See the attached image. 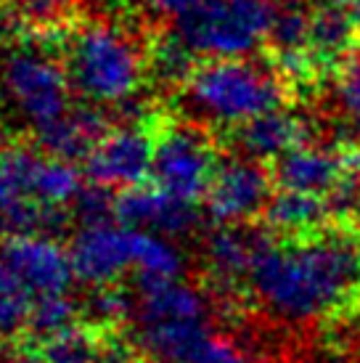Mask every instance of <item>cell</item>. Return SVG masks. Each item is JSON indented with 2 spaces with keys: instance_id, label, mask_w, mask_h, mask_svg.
<instances>
[{
  "instance_id": "obj_1",
  "label": "cell",
  "mask_w": 360,
  "mask_h": 363,
  "mask_svg": "<svg viewBox=\"0 0 360 363\" xmlns=\"http://www.w3.org/2000/svg\"><path fill=\"white\" fill-rule=\"evenodd\" d=\"M252 292L286 321H315L358 300L360 250L350 236L308 233L270 244L249 276Z\"/></svg>"
},
{
  "instance_id": "obj_2",
  "label": "cell",
  "mask_w": 360,
  "mask_h": 363,
  "mask_svg": "<svg viewBox=\"0 0 360 363\" xmlns=\"http://www.w3.org/2000/svg\"><path fill=\"white\" fill-rule=\"evenodd\" d=\"M291 96L273 64L239 59H204L178 91V101L193 122L236 128L257 114L279 109Z\"/></svg>"
},
{
  "instance_id": "obj_3",
  "label": "cell",
  "mask_w": 360,
  "mask_h": 363,
  "mask_svg": "<svg viewBox=\"0 0 360 363\" xmlns=\"http://www.w3.org/2000/svg\"><path fill=\"white\" fill-rule=\"evenodd\" d=\"M149 38L140 43L117 21H85L67 32L61 64L72 91L90 104L117 106L138 96L146 74Z\"/></svg>"
},
{
  "instance_id": "obj_4",
  "label": "cell",
  "mask_w": 360,
  "mask_h": 363,
  "mask_svg": "<svg viewBox=\"0 0 360 363\" xmlns=\"http://www.w3.org/2000/svg\"><path fill=\"white\" fill-rule=\"evenodd\" d=\"M276 0H201L172 19V30L196 56L239 59L268 43Z\"/></svg>"
},
{
  "instance_id": "obj_5",
  "label": "cell",
  "mask_w": 360,
  "mask_h": 363,
  "mask_svg": "<svg viewBox=\"0 0 360 363\" xmlns=\"http://www.w3.org/2000/svg\"><path fill=\"white\" fill-rule=\"evenodd\" d=\"M218 164L215 143L204 125L157 117L151 183H157L162 191L199 204L210 191Z\"/></svg>"
},
{
  "instance_id": "obj_6",
  "label": "cell",
  "mask_w": 360,
  "mask_h": 363,
  "mask_svg": "<svg viewBox=\"0 0 360 363\" xmlns=\"http://www.w3.org/2000/svg\"><path fill=\"white\" fill-rule=\"evenodd\" d=\"M0 82L11 104L35 133L56 122L72 106V82L64 64L38 48H13L0 64Z\"/></svg>"
},
{
  "instance_id": "obj_7",
  "label": "cell",
  "mask_w": 360,
  "mask_h": 363,
  "mask_svg": "<svg viewBox=\"0 0 360 363\" xmlns=\"http://www.w3.org/2000/svg\"><path fill=\"white\" fill-rule=\"evenodd\" d=\"M154 122L114 125L88 154L85 175L106 189H130L151 178L154 167Z\"/></svg>"
},
{
  "instance_id": "obj_8",
  "label": "cell",
  "mask_w": 360,
  "mask_h": 363,
  "mask_svg": "<svg viewBox=\"0 0 360 363\" xmlns=\"http://www.w3.org/2000/svg\"><path fill=\"white\" fill-rule=\"evenodd\" d=\"M273 186L276 178L265 162L239 154L218 164L204 204L215 223H247L268 207Z\"/></svg>"
},
{
  "instance_id": "obj_9",
  "label": "cell",
  "mask_w": 360,
  "mask_h": 363,
  "mask_svg": "<svg viewBox=\"0 0 360 363\" xmlns=\"http://www.w3.org/2000/svg\"><path fill=\"white\" fill-rule=\"evenodd\" d=\"M133 236H135V228L120 223L117 218L82 223L69 244L74 279L85 286L120 281L122 273L135 265Z\"/></svg>"
},
{
  "instance_id": "obj_10",
  "label": "cell",
  "mask_w": 360,
  "mask_h": 363,
  "mask_svg": "<svg viewBox=\"0 0 360 363\" xmlns=\"http://www.w3.org/2000/svg\"><path fill=\"white\" fill-rule=\"evenodd\" d=\"M0 260L30 289L32 297L64 294L69 292L74 281L69 247H61L53 236L45 233L6 236L0 244Z\"/></svg>"
},
{
  "instance_id": "obj_11",
  "label": "cell",
  "mask_w": 360,
  "mask_h": 363,
  "mask_svg": "<svg viewBox=\"0 0 360 363\" xmlns=\"http://www.w3.org/2000/svg\"><path fill=\"white\" fill-rule=\"evenodd\" d=\"M270 244L273 239L268 228L257 231L244 223H218L204 239V262L215 289L230 297L241 281H249L254 265Z\"/></svg>"
},
{
  "instance_id": "obj_12",
  "label": "cell",
  "mask_w": 360,
  "mask_h": 363,
  "mask_svg": "<svg viewBox=\"0 0 360 363\" xmlns=\"http://www.w3.org/2000/svg\"><path fill=\"white\" fill-rule=\"evenodd\" d=\"M114 218L125 225L140 228V231L162 233L167 239L189 236L199 228V207L193 202L178 199L172 194L162 191L157 183H140L117 191L114 199Z\"/></svg>"
},
{
  "instance_id": "obj_13",
  "label": "cell",
  "mask_w": 360,
  "mask_h": 363,
  "mask_svg": "<svg viewBox=\"0 0 360 363\" xmlns=\"http://www.w3.org/2000/svg\"><path fill=\"white\" fill-rule=\"evenodd\" d=\"M360 45V21L350 0H313L310 59L320 77L334 74Z\"/></svg>"
},
{
  "instance_id": "obj_14",
  "label": "cell",
  "mask_w": 360,
  "mask_h": 363,
  "mask_svg": "<svg viewBox=\"0 0 360 363\" xmlns=\"http://www.w3.org/2000/svg\"><path fill=\"white\" fill-rule=\"evenodd\" d=\"M228 141L241 157L276 162L286 152L310 141V125L279 106V109H270L230 128Z\"/></svg>"
},
{
  "instance_id": "obj_15",
  "label": "cell",
  "mask_w": 360,
  "mask_h": 363,
  "mask_svg": "<svg viewBox=\"0 0 360 363\" xmlns=\"http://www.w3.org/2000/svg\"><path fill=\"white\" fill-rule=\"evenodd\" d=\"M114 128L111 114L101 109V104L69 106L56 122L38 130V146L50 157L69 162H85L96 143Z\"/></svg>"
},
{
  "instance_id": "obj_16",
  "label": "cell",
  "mask_w": 360,
  "mask_h": 363,
  "mask_svg": "<svg viewBox=\"0 0 360 363\" xmlns=\"http://www.w3.org/2000/svg\"><path fill=\"white\" fill-rule=\"evenodd\" d=\"M138 323L207 321V297L193 284L175 279H138L135 286Z\"/></svg>"
},
{
  "instance_id": "obj_17",
  "label": "cell",
  "mask_w": 360,
  "mask_h": 363,
  "mask_svg": "<svg viewBox=\"0 0 360 363\" xmlns=\"http://www.w3.org/2000/svg\"><path fill=\"white\" fill-rule=\"evenodd\" d=\"M270 170H273V178H276L279 189L326 196L339 183V178L344 175L347 167H344L342 154L302 143L297 149L286 152L283 157H279Z\"/></svg>"
},
{
  "instance_id": "obj_18",
  "label": "cell",
  "mask_w": 360,
  "mask_h": 363,
  "mask_svg": "<svg viewBox=\"0 0 360 363\" xmlns=\"http://www.w3.org/2000/svg\"><path fill=\"white\" fill-rule=\"evenodd\" d=\"M265 228L279 236H308L315 233L329 218V204L315 194L279 189L262 210Z\"/></svg>"
},
{
  "instance_id": "obj_19",
  "label": "cell",
  "mask_w": 360,
  "mask_h": 363,
  "mask_svg": "<svg viewBox=\"0 0 360 363\" xmlns=\"http://www.w3.org/2000/svg\"><path fill=\"white\" fill-rule=\"evenodd\" d=\"M212 334L207 321H159L138 323V345L162 361L189 363L201 342Z\"/></svg>"
},
{
  "instance_id": "obj_20",
  "label": "cell",
  "mask_w": 360,
  "mask_h": 363,
  "mask_svg": "<svg viewBox=\"0 0 360 363\" xmlns=\"http://www.w3.org/2000/svg\"><path fill=\"white\" fill-rule=\"evenodd\" d=\"M196 64H199L196 53L180 40L172 27L149 38L146 74H149L151 85L178 93L189 82L191 72L196 69Z\"/></svg>"
},
{
  "instance_id": "obj_21",
  "label": "cell",
  "mask_w": 360,
  "mask_h": 363,
  "mask_svg": "<svg viewBox=\"0 0 360 363\" xmlns=\"http://www.w3.org/2000/svg\"><path fill=\"white\" fill-rule=\"evenodd\" d=\"M106 329L90 323H74L48 340H35L43 363H99Z\"/></svg>"
},
{
  "instance_id": "obj_22",
  "label": "cell",
  "mask_w": 360,
  "mask_h": 363,
  "mask_svg": "<svg viewBox=\"0 0 360 363\" xmlns=\"http://www.w3.org/2000/svg\"><path fill=\"white\" fill-rule=\"evenodd\" d=\"M82 318V303L72 300L69 292L64 294H40L32 300L27 334L30 340H48L53 334L69 329Z\"/></svg>"
},
{
  "instance_id": "obj_23",
  "label": "cell",
  "mask_w": 360,
  "mask_h": 363,
  "mask_svg": "<svg viewBox=\"0 0 360 363\" xmlns=\"http://www.w3.org/2000/svg\"><path fill=\"white\" fill-rule=\"evenodd\" d=\"M88 300L82 303V315L88 318L85 323L96 329L111 332L135 313V297L122 286L120 281L101 284V286H88Z\"/></svg>"
},
{
  "instance_id": "obj_24",
  "label": "cell",
  "mask_w": 360,
  "mask_h": 363,
  "mask_svg": "<svg viewBox=\"0 0 360 363\" xmlns=\"http://www.w3.org/2000/svg\"><path fill=\"white\" fill-rule=\"evenodd\" d=\"M32 300L30 289L0 260V342L13 340L21 329H27Z\"/></svg>"
},
{
  "instance_id": "obj_25",
  "label": "cell",
  "mask_w": 360,
  "mask_h": 363,
  "mask_svg": "<svg viewBox=\"0 0 360 363\" xmlns=\"http://www.w3.org/2000/svg\"><path fill=\"white\" fill-rule=\"evenodd\" d=\"M337 96H339L342 111L355 125H360V45L337 72Z\"/></svg>"
},
{
  "instance_id": "obj_26",
  "label": "cell",
  "mask_w": 360,
  "mask_h": 363,
  "mask_svg": "<svg viewBox=\"0 0 360 363\" xmlns=\"http://www.w3.org/2000/svg\"><path fill=\"white\" fill-rule=\"evenodd\" d=\"M16 3L24 19L43 27H59L61 21H67L69 11V0H16Z\"/></svg>"
},
{
  "instance_id": "obj_27",
  "label": "cell",
  "mask_w": 360,
  "mask_h": 363,
  "mask_svg": "<svg viewBox=\"0 0 360 363\" xmlns=\"http://www.w3.org/2000/svg\"><path fill=\"white\" fill-rule=\"evenodd\" d=\"M189 363H249V358L241 353L230 340L210 334Z\"/></svg>"
},
{
  "instance_id": "obj_28",
  "label": "cell",
  "mask_w": 360,
  "mask_h": 363,
  "mask_svg": "<svg viewBox=\"0 0 360 363\" xmlns=\"http://www.w3.org/2000/svg\"><path fill=\"white\" fill-rule=\"evenodd\" d=\"M201 0H146V6H149L157 16H164V19H178L180 13H186L191 11L193 6H199Z\"/></svg>"
},
{
  "instance_id": "obj_29",
  "label": "cell",
  "mask_w": 360,
  "mask_h": 363,
  "mask_svg": "<svg viewBox=\"0 0 360 363\" xmlns=\"http://www.w3.org/2000/svg\"><path fill=\"white\" fill-rule=\"evenodd\" d=\"M0 363H43L40 347H38L35 340H32V342H21V345H16L13 350H9V353L3 355Z\"/></svg>"
},
{
  "instance_id": "obj_30",
  "label": "cell",
  "mask_w": 360,
  "mask_h": 363,
  "mask_svg": "<svg viewBox=\"0 0 360 363\" xmlns=\"http://www.w3.org/2000/svg\"><path fill=\"white\" fill-rule=\"evenodd\" d=\"M138 363H172V361H162V358H149V361H138Z\"/></svg>"
}]
</instances>
